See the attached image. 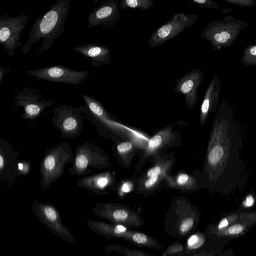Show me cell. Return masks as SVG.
I'll use <instances>...</instances> for the list:
<instances>
[{
	"label": "cell",
	"instance_id": "obj_2",
	"mask_svg": "<svg viewBox=\"0 0 256 256\" xmlns=\"http://www.w3.org/2000/svg\"><path fill=\"white\" fill-rule=\"evenodd\" d=\"M71 0H56L48 10L40 15L33 24L28 39L22 49L28 54L32 46L41 39L42 42L36 54L50 49L64 30Z\"/></svg>",
	"mask_w": 256,
	"mask_h": 256
},
{
	"label": "cell",
	"instance_id": "obj_23",
	"mask_svg": "<svg viewBox=\"0 0 256 256\" xmlns=\"http://www.w3.org/2000/svg\"><path fill=\"white\" fill-rule=\"evenodd\" d=\"M31 170V164L26 160H18L14 173L16 178L20 176H26L28 174Z\"/></svg>",
	"mask_w": 256,
	"mask_h": 256
},
{
	"label": "cell",
	"instance_id": "obj_5",
	"mask_svg": "<svg viewBox=\"0 0 256 256\" xmlns=\"http://www.w3.org/2000/svg\"><path fill=\"white\" fill-rule=\"evenodd\" d=\"M244 23L230 16L221 21L213 20L204 28L201 36L209 41L214 48L229 46L236 40Z\"/></svg>",
	"mask_w": 256,
	"mask_h": 256
},
{
	"label": "cell",
	"instance_id": "obj_27",
	"mask_svg": "<svg viewBox=\"0 0 256 256\" xmlns=\"http://www.w3.org/2000/svg\"><path fill=\"white\" fill-rule=\"evenodd\" d=\"M132 148V144L129 142H122L116 146V150L120 155L124 154L130 151Z\"/></svg>",
	"mask_w": 256,
	"mask_h": 256
},
{
	"label": "cell",
	"instance_id": "obj_9",
	"mask_svg": "<svg viewBox=\"0 0 256 256\" xmlns=\"http://www.w3.org/2000/svg\"><path fill=\"white\" fill-rule=\"evenodd\" d=\"M199 18L196 14H175L150 36L148 40L150 48L159 46L168 40L175 38L185 29L194 24Z\"/></svg>",
	"mask_w": 256,
	"mask_h": 256
},
{
	"label": "cell",
	"instance_id": "obj_8",
	"mask_svg": "<svg viewBox=\"0 0 256 256\" xmlns=\"http://www.w3.org/2000/svg\"><path fill=\"white\" fill-rule=\"evenodd\" d=\"M32 210L37 218L51 232L70 244L74 242V237L62 223L60 214L54 205L34 200Z\"/></svg>",
	"mask_w": 256,
	"mask_h": 256
},
{
	"label": "cell",
	"instance_id": "obj_22",
	"mask_svg": "<svg viewBox=\"0 0 256 256\" xmlns=\"http://www.w3.org/2000/svg\"><path fill=\"white\" fill-rule=\"evenodd\" d=\"M255 204H256V194L254 192L251 190L242 198L238 210H250Z\"/></svg>",
	"mask_w": 256,
	"mask_h": 256
},
{
	"label": "cell",
	"instance_id": "obj_10",
	"mask_svg": "<svg viewBox=\"0 0 256 256\" xmlns=\"http://www.w3.org/2000/svg\"><path fill=\"white\" fill-rule=\"evenodd\" d=\"M26 74L29 76L36 78L37 80L63 82L72 85L82 84L90 76L88 70H70L60 64L28 70Z\"/></svg>",
	"mask_w": 256,
	"mask_h": 256
},
{
	"label": "cell",
	"instance_id": "obj_11",
	"mask_svg": "<svg viewBox=\"0 0 256 256\" xmlns=\"http://www.w3.org/2000/svg\"><path fill=\"white\" fill-rule=\"evenodd\" d=\"M54 103L52 100H47L36 88L24 87L20 91L14 98V105L21 106L24 112L20 118L34 121L41 114L46 108Z\"/></svg>",
	"mask_w": 256,
	"mask_h": 256
},
{
	"label": "cell",
	"instance_id": "obj_32",
	"mask_svg": "<svg viewBox=\"0 0 256 256\" xmlns=\"http://www.w3.org/2000/svg\"><path fill=\"white\" fill-rule=\"evenodd\" d=\"M188 180V176L183 174L180 175L177 178V182L180 185L184 184Z\"/></svg>",
	"mask_w": 256,
	"mask_h": 256
},
{
	"label": "cell",
	"instance_id": "obj_1",
	"mask_svg": "<svg viewBox=\"0 0 256 256\" xmlns=\"http://www.w3.org/2000/svg\"><path fill=\"white\" fill-rule=\"evenodd\" d=\"M218 110L208 145V170L214 189L228 196L244 188L248 176L240 156V132L232 110L224 101Z\"/></svg>",
	"mask_w": 256,
	"mask_h": 256
},
{
	"label": "cell",
	"instance_id": "obj_14",
	"mask_svg": "<svg viewBox=\"0 0 256 256\" xmlns=\"http://www.w3.org/2000/svg\"><path fill=\"white\" fill-rule=\"evenodd\" d=\"M204 80L202 72L193 70L177 80L174 88L176 92L184 96L188 108H193L198 102V90Z\"/></svg>",
	"mask_w": 256,
	"mask_h": 256
},
{
	"label": "cell",
	"instance_id": "obj_7",
	"mask_svg": "<svg viewBox=\"0 0 256 256\" xmlns=\"http://www.w3.org/2000/svg\"><path fill=\"white\" fill-rule=\"evenodd\" d=\"M30 16L23 12L18 16H0V43L9 56H14L17 48L22 42L21 33L28 24Z\"/></svg>",
	"mask_w": 256,
	"mask_h": 256
},
{
	"label": "cell",
	"instance_id": "obj_12",
	"mask_svg": "<svg viewBox=\"0 0 256 256\" xmlns=\"http://www.w3.org/2000/svg\"><path fill=\"white\" fill-rule=\"evenodd\" d=\"M118 6V2L114 0L101 2L89 14L88 27L101 25L106 28H113L120 16Z\"/></svg>",
	"mask_w": 256,
	"mask_h": 256
},
{
	"label": "cell",
	"instance_id": "obj_21",
	"mask_svg": "<svg viewBox=\"0 0 256 256\" xmlns=\"http://www.w3.org/2000/svg\"><path fill=\"white\" fill-rule=\"evenodd\" d=\"M154 6L153 0H120L119 4L120 8L124 10L128 8L148 10Z\"/></svg>",
	"mask_w": 256,
	"mask_h": 256
},
{
	"label": "cell",
	"instance_id": "obj_18",
	"mask_svg": "<svg viewBox=\"0 0 256 256\" xmlns=\"http://www.w3.org/2000/svg\"><path fill=\"white\" fill-rule=\"evenodd\" d=\"M254 225V222L247 216L244 211L239 210V218L237 222L210 236L212 238H224L229 240L235 239L244 236Z\"/></svg>",
	"mask_w": 256,
	"mask_h": 256
},
{
	"label": "cell",
	"instance_id": "obj_4",
	"mask_svg": "<svg viewBox=\"0 0 256 256\" xmlns=\"http://www.w3.org/2000/svg\"><path fill=\"white\" fill-rule=\"evenodd\" d=\"M74 158L68 167L69 173L73 176L82 177L90 174L94 169L105 168L108 166L107 156L92 142H86L76 146Z\"/></svg>",
	"mask_w": 256,
	"mask_h": 256
},
{
	"label": "cell",
	"instance_id": "obj_24",
	"mask_svg": "<svg viewBox=\"0 0 256 256\" xmlns=\"http://www.w3.org/2000/svg\"><path fill=\"white\" fill-rule=\"evenodd\" d=\"M201 8L211 9H220V6L213 0H189Z\"/></svg>",
	"mask_w": 256,
	"mask_h": 256
},
{
	"label": "cell",
	"instance_id": "obj_33",
	"mask_svg": "<svg viewBox=\"0 0 256 256\" xmlns=\"http://www.w3.org/2000/svg\"><path fill=\"white\" fill-rule=\"evenodd\" d=\"M158 175L150 176V178L145 182V186L146 188L152 186L157 181Z\"/></svg>",
	"mask_w": 256,
	"mask_h": 256
},
{
	"label": "cell",
	"instance_id": "obj_30",
	"mask_svg": "<svg viewBox=\"0 0 256 256\" xmlns=\"http://www.w3.org/2000/svg\"><path fill=\"white\" fill-rule=\"evenodd\" d=\"M133 240L138 244H144L147 241V237L146 235L140 232H136L132 236Z\"/></svg>",
	"mask_w": 256,
	"mask_h": 256
},
{
	"label": "cell",
	"instance_id": "obj_28",
	"mask_svg": "<svg viewBox=\"0 0 256 256\" xmlns=\"http://www.w3.org/2000/svg\"><path fill=\"white\" fill-rule=\"evenodd\" d=\"M230 4L242 6H251L255 4L254 0H223Z\"/></svg>",
	"mask_w": 256,
	"mask_h": 256
},
{
	"label": "cell",
	"instance_id": "obj_34",
	"mask_svg": "<svg viewBox=\"0 0 256 256\" xmlns=\"http://www.w3.org/2000/svg\"><path fill=\"white\" fill-rule=\"evenodd\" d=\"M10 68H6L4 66L0 64V83L2 81L6 73H8Z\"/></svg>",
	"mask_w": 256,
	"mask_h": 256
},
{
	"label": "cell",
	"instance_id": "obj_19",
	"mask_svg": "<svg viewBox=\"0 0 256 256\" xmlns=\"http://www.w3.org/2000/svg\"><path fill=\"white\" fill-rule=\"evenodd\" d=\"M172 137V130L171 127L168 126L160 130L149 140L147 151L150 152H154L169 142Z\"/></svg>",
	"mask_w": 256,
	"mask_h": 256
},
{
	"label": "cell",
	"instance_id": "obj_31",
	"mask_svg": "<svg viewBox=\"0 0 256 256\" xmlns=\"http://www.w3.org/2000/svg\"><path fill=\"white\" fill-rule=\"evenodd\" d=\"M161 172L160 168V166H154V168L150 169L148 171V176L150 177L152 176L158 175Z\"/></svg>",
	"mask_w": 256,
	"mask_h": 256
},
{
	"label": "cell",
	"instance_id": "obj_3",
	"mask_svg": "<svg viewBox=\"0 0 256 256\" xmlns=\"http://www.w3.org/2000/svg\"><path fill=\"white\" fill-rule=\"evenodd\" d=\"M74 154L70 146L66 142L48 149L40 165V185L48 189L65 173L66 166L72 163Z\"/></svg>",
	"mask_w": 256,
	"mask_h": 256
},
{
	"label": "cell",
	"instance_id": "obj_13",
	"mask_svg": "<svg viewBox=\"0 0 256 256\" xmlns=\"http://www.w3.org/2000/svg\"><path fill=\"white\" fill-rule=\"evenodd\" d=\"M19 152L6 140L0 138V184H12L16 180L15 169Z\"/></svg>",
	"mask_w": 256,
	"mask_h": 256
},
{
	"label": "cell",
	"instance_id": "obj_25",
	"mask_svg": "<svg viewBox=\"0 0 256 256\" xmlns=\"http://www.w3.org/2000/svg\"><path fill=\"white\" fill-rule=\"evenodd\" d=\"M244 58L249 62H256V44L250 46L246 50Z\"/></svg>",
	"mask_w": 256,
	"mask_h": 256
},
{
	"label": "cell",
	"instance_id": "obj_6",
	"mask_svg": "<svg viewBox=\"0 0 256 256\" xmlns=\"http://www.w3.org/2000/svg\"><path fill=\"white\" fill-rule=\"evenodd\" d=\"M52 112V125L59 130L61 137L74 138L81 134L86 117L82 106L74 107L60 104Z\"/></svg>",
	"mask_w": 256,
	"mask_h": 256
},
{
	"label": "cell",
	"instance_id": "obj_20",
	"mask_svg": "<svg viewBox=\"0 0 256 256\" xmlns=\"http://www.w3.org/2000/svg\"><path fill=\"white\" fill-rule=\"evenodd\" d=\"M238 218L239 210H238L224 213L218 222L211 225L208 232L210 236L217 232L226 229L237 222Z\"/></svg>",
	"mask_w": 256,
	"mask_h": 256
},
{
	"label": "cell",
	"instance_id": "obj_26",
	"mask_svg": "<svg viewBox=\"0 0 256 256\" xmlns=\"http://www.w3.org/2000/svg\"><path fill=\"white\" fill-rule=\"evenodd\" d=\"M204 241V239L203 237L193 235L188 239V244L190 247L194 248L201 246Z\"/></svg>",
	"mask_w": 256,
	"mask_h": 256
},
{
	"label": "cell",
	"instance_id": "obj_15",
	"mask_svg": "<svg viewBox=\"0 0 256 256\" xmlns=\"http://www.w3.org/2000/svg\"><path fill=\"white\" fill-rule=\"evenodd\" d=\"M73 50L92 60L91 65L98 67L111 62V51L107 46L94 43H85L76 46Z\"/></svg>",
	"mask_w": 256,
	"mask_h": 256
},
{
	"label": "cell",
	"instance_id": "obj_29",
	"mask_svg": "<svg viewBox=\"0 0 256 256\" xmlns=\"http://www.w3.org/2000/svg\"><path fill=\"white\" fill-rule=\"evenodd\" d=\"M194 223V220L191 218H188L184 219L180 224V231L182 232H188L193 226Z\"/></svg>",
	"mask_w": 256,
	"mask_h": 256
},
{
	"label": "cell",
	"instance_id": "obj_35",
	"mask_svg": "<svg viewBox=\"0 0 256 256\" xmlns=\"http://www.w3.org/2000/svg\"><path fill=\"white\" fill-rule=\"evenodd\" d=\"M122 190L124 192H128L131 190V186L130 184L128 183L124 184L122 188Z\"/></svg>",
	"mask_w": 256,
	"mask_h": 256
},
{
	"label": "cell",
	"instance_id": "obj_16",
	"mask_svg": "<svg viewBox=\"0 0 256 256\" xmlns=\"http://www.w3.org/2000/svg\"><path fill=\"white\" fill-rule=\"evenodd\" d=\"M220 91V78L215 75L212 79L200 105V122L202 126L206 122L209 114L216 108Z\"/></svg>",
	"mask_w": 256,
	"mask_h": 256
},
{
	"label": "cell",
	"instance_id": "obj_17",
	"mask_svg": "<svg viewBox=\"0 0 256 256\" xmlns=\"http://www.w3.org/2000/svg\"><path fill=\"white\" fill-rule=\"evenodd\" d=\"M112 182L111 174L104 172L80 177L76 184L88 192L100 194L106 192Z\"/></svg>",
	"mask_w": 256,
	"mask_h": 256
}]
</instances>
